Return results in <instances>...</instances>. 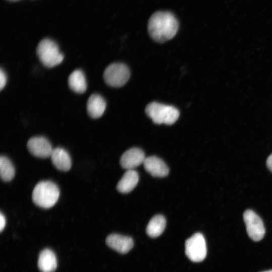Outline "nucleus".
Masks as SVG:
<instances>
[{
  "label": "nucleus",
  "mask_w": 272,
  "mask_h": 272,
  "mask_svg": "<svg viewBox=\"0 0 272 272\" xmlns=\"http://www.w3.org/2000/svg\"><path fill=\"white\" fill-rule=\"evenodd\" d=\"M58 186L50 181H42L38 182L32 192V200L37 206L48 209L53 207L59 196Z\"/></svg>",
  "instance_id": "2"
},
{
  "label": "nucleus",
  "mask_w": 272,
  "mask_h": 272,
  "mask_svg": "<svg viewBox=\"0 0 272 272\" xmlns=\"http://www.w3.org/2000/svg\"><path fill=\"white\" fill-rule=\"evenodd\" d=\"M106 242L109 247L123 254L128 252L133 245L131 237L118 234L109 235L106 239Z\"/></svg>",
  "instance_id": "11"
},
{
  "label": "nucleus",
  "mask_w": 272,
  "mask_h": 272,
  "mask_svg": "<svg viewBox=\"0 0 272 272\" xmlns=\"http://www.w3.org/2000/svg\"><path fill=\"white\" fill-rule=\"evenodd\" d=\"M106 106V102L101 95L93 94L87 101V113L93 118H99L103 114Z\"/></svg>",
  "instance_id": "12"
},
{
  "label": "nucleus",
  "mask_w": 272,
  "mask_h": 272,
  "mask_svg": "<svg viewBox=\"0 0 272 272\" xmlns=\"http://www.w3.org/2000/svg\"><path fill=\"white\" fill-rule=\"evenodd\" d=\"M9 1H19V0H9Z\"/></svg>",
  "instance_id": "23"
},
{
  "label": "nucleus",
  "mask_w": 272,
  "mask_h": 272,
  "mask_svg": "<svg viewBox=\"0 0 272 272\" xmlns=\"http://www.w3.org/2000/svg\"><path fill=\"white\" fill-rule=\"evenodd\" d=\"M130 77V71L125 64L113 63L104 70L103 78L106 83L113 87H120L124 85Z\"/></svg>",
  "instance_id": "5"
},
{
  "label": "nucleus",
  "mask_w": 272,
  "mask_h": 272,
  "mask_svg": "<svg viewBox=\"0 0 272 272\" xmlns=\"http://www.w3.org/2000/svg\"><path fill=\"white\" fill-rule=\"evenodd\" d=\"M53 165L59 170L69 171L72 166V161L69 154L61 148L53 149L50 156Z\"/></svg>",
  "instance_id": "13"
},
{
  "label": "nucleus",
  "mask_w": 272,
  "mask_h": 272,
  "mask_svg": "<svg viewBox=\"0 0 272 272\" xmlns=\"http://www.w3.org/2000/svg\"><path fill=\"white\" fill-rule=\"evenodd\" d=\"M6 218L5 216L2 214V213H1L0 214V230L2 232L3 230L4 229L5 225H6Z\"/></svg>",
  "instance_id": "20"
},
{
  "label": "nucleus",
  "mask_w": 272,
  "mask_h": 272,
  "mask_svg": "<svg viewBox=\"0 0 272 272\" xmlns=\"http://www.w3.org/2000/svg\"><path fill=\"white\" fill-rule=\"evenodd\" d=\"M7 78L5 72L1 69L0 70V88L2 90L7 83Z\"/></svg>",
  "instance_id": "19"
},
{
  "label": "nucleus",
  "mask_w": 272,
  "mask_h": 272,
  "mask_svg": "<svg viewBox=\"0 0 272 272\" xmlns=\"http://www.w3.org/2000/svg\"><path fill=\"white\" fill-rule=\"evenodd\" d=\"M262 272H272V269L269 270H266V271H262Z\"/></svg>",
  "instance_id": "22"
},
{
  "label": "nucleus",
  "mask_w": 272,
  "mask_h": 272,
  "mask_svg": "<svg viewBox=\"0 0 272 272\" xmlns=\"http://www.w3.org/2000/svg\"><path fill=\"white\" fill-rule=\"evenodd\" d=\"M243 220L248 236L254 241L261 240L265 234V228L261 219L254 212L247 210L243 213Z\"/></svg>",
  "instance_id": "7"
},
{
  "label": "nucleus",
  "mask_w": 272,
  "mask_h": 272,
  "mask_svg": "<svg viewBox=\"0 0 272 272\" xmlns=\"http://www.w3.org/2000/svg\"><path fill=\"white\" fill-rule=\"evenodd\" d=\"M27 147L34 156L42 158L50 157L53 149L47 139L43 137H35L28 141Z\"/></svg>",
  "instance_id": "8"
},
{
  "label": "nucleus",
  "mask_w": 272,
  "mask_h": 272,
  "mask_svg": "<svg viewBox=\"0 0 272 272\" xmlns=\"http://www.w3.org/2000/svg\"><path fill=\"white\" fill-rule=\"evenodd\" d=\"M38 266L42 272H53L57 267L55 254L51 250L45 249L39 256Z\"/></svg>",
  "instance_id": "14"
},
{
  "label": "nucleus",
  "mask_w": 272,
  "mask_h": 272,
  "mask_svg": "<svg viewBox=\"0 0 272 272\" xmlns=\"http://www.w3.org/2000/svg\"><path fill=\"white\" fill-rule=\"evenodd\" d=\"M138 173L134 170H127L118 182L116 188L121 193L130 192L139 181Z\"/></svg>",
  "instance_id": "15"
},
{
  "label": "nucleus",
  "mask_w": 272,
  "mask_h": 272,
  "mask_svg": "<svg viewBox=\"0 0 272 272\" xmlns=\"http://www.w3.org/2000/svg\"><path fill=\"white\" fill-rule=\"evenodd\" d=\"M145 169L156 177H164L169 173V169L165 163L156 156L146 157L143 163Z\"/></svg>",
  "instance_id": "10"
},
{
  "label": "nucleus",
  "mask_w": 272,
  "mask_h": 272,
  "mask_svg": "<svg viewBox=\"0 0 272 272\" xmlns=\"http://www.w3.org/2000/svg\"><path fill=\"white\" fill-rule=\"evenodd\" d=\"M178 27V21L171 13L159 11L154 13L150 18L148 30L153 40L163 43L175 36Z\"/></svg>",
  "instance_id": "1"
},
{
  "label": "nucleus",
  "mask_w": 272,
  "mask_h": 272,
  "mask_svg": "<svg viewBox=\"0 0 272 272\" xmlns=\"http://www.w3.org/2000/svg\"><path fill=\"white\" fill-rule=\"evenodd\" d=\"M36 52L42 63L48 67L60 64L64 58L57 43L49 38L43 39L39 43Z\"/></svg>",
  "instance_id": "4"
},
{
  "label": "nucleus",
  "mask_w": 272,
  "mask_h": 272,
  "mask_svg": "<svg viewBox=\"0 0 272 272\" xmlns=\"http://www.w3.org/2000/svg\"><path fill=\"white\" fill-rule=\"evenodd\" d=\"M266 166L272 172V154L270 155L266 160Z\"/></svg>",
  "instance_id": "21"
},
{
  "label": "nucleus",
  "mask_w": 272,
  "mask_h": 272,
  "mask_svg": "<svg viewBox=\"0 0 272 272\" xmlns=\"http://www.w3.org/2000/svg\"><path fill=\"white\" fill-rule=\"evenodd\" d=\"M68 84L72 90L77 93H84L87 87L83 72L81 70L74 71L68 78Z\"/></svg>",
  "instance_id": "16"
},
{
  "label": "nucleus",
  "mask_w": 272,
  "mask_h": 272,
  "mask_svg": "<svg viewBox=\"0 0 272 272\" xmlns=\"http://www.w3.org/2000/svg\"><path fill=\"white\" fill-rule=\"evenodd\" d=\"M146 157L144 152L138 148H132L126 151L121 156L120 164L127 170H133L143 164Z\"/></svg>",
  "instance_id": "9"
},
{
  "label": "nucleus",
  "mask_w": 272,
  "mask_h": 272,
  "mask_svg": "<svg viewBox=\"0 0 272 272\" xmlns=\"http://www.w3.org/2000/svg\"><path fill=\"white\" fill-rule=\"evenodd\" d=\"M145 111L147 115L156 124L171 125L179 116V111L176 108L156 102L149 104Z\"/></svg>",
  "instance_id": "3"
},
{
  "label": "nucleus",
  "mask_w": 272,
  "mask_h": 272,
  "mask_svg": "<svg viewBox=\"0 0 272 272\" xmlns=\"http://www.w3.org/2000/svg\"><path fill=\"white\" fill-rule=\"evenodd\" d=\"M15 170L10 160L5 156L0 158V175L1 179L5 182L11 181L14 177Z\"/></svg>",
  "instance_id": "18"
},
{
  "label": "nucleus",
  "mask_w": 272,
  "mask_h": 272,
  "mask_svg": "<svg viewBox=\"0 0 272 272\" xmlns=\"http://www.w3.org/2000/svg\"><path fill=\"white\" fill-rule=\"evenodd\" d=\"M166 226L165 217L161 215H156L153 217L147 227L148 235L153 238L160 236L164 231Z\"/></svg>",
  "instance_id": "17"
},
{
  "label": "nucleus",
  "mask_w": 272,
  "mask_h": 272,
  "mask_svg": "<svg viewBox=\"0 0 272 272\" xmlns=\"http://www.w3.org/2000/svg\"><path fill=\"white\" fill-rule=\"evenodd\" d=\"M185 253L188 258L193 262H200L207 255V247L203 235L196 233L185 242Z\"/></svg>",
  "instance_id": "6"
}]
</instances>
